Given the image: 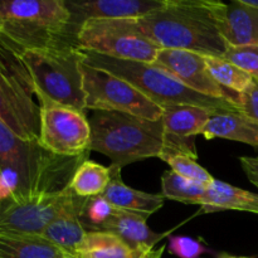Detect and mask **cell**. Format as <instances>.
Wrapping results in <instances>:
<instances>
[{"label": "cell", "mask_w": 258, "mask_h": 258, "mask_svg": "<svg viewBox=\"0 0 258 258\" xmlns=\"http://www.w3.org/2000/svg\"><path fill=\"white\" fill-rule=\"evenodd\" d=\"M88 154L73 158L54 155L39 141L24 140L0 121V201H24L70 188Z\"/></svg>", "instance_id": "6da1fadb"}, {"label": "cell", "mask_w": 258, "mask_h": 258, "mask_svg": "<svg viewBox=\"0 0 258 258\" xmlns=\"http://www.w3.org/2000/svg\"><path fill=\"white\" fill-rule=\"evenodd\" d=\"M226 3L218 0H165L138 23L161 49H181L223 57L228 44L221 33Z\"/></svg>", "instance_id": "7a4b0ae2"}, {"label": "cell", "mask_w": 258, "mask_h": 258, "mask_svg": "<svg viewBox=\"0 0 258 258\" xmlns=\"http://www.w3.org/2000/svg\"><path fill=\"white\" fill-rule=\"evenodd\" d=\"M90 151H97L120 168L149 158H159L166 149L197 154L194 138L183 139L165 131L161 120L110 111H93Z\"/></svg>", "instance_id": "3957f363"}, {"label": "cell", "mask_w": 258, "mask_h": 258, "mask_svg": "<svg viewBox=\"0 0 258 258\" xmlns=\"http://www.w3.org/2000/svg\"><path fill=\"white\" fill-rule=\"evenodd\" d=\"M66 0H0V43L12 52L76 44Z\"/></svg>", "instance_id": "277c9868"}, {"label": "cell", "mask_w": 258, "mask_h": 258, "mask_svg": "<svg viewBox=\"0 0 258 258\" xmlns=\"http://www.w3.org/2000/svg\"><path fill=\"white\" fill-rule=\"evenodd\" d=\"M14 54L27 72L38 101L50 100L86 112L82 50L77 45L62 43Z\"/></svg>", "instance_id": "5b68a950"}, {"label": "cell", "mask_w": 258, "mask_h": 258, "mask_svg": "<svg viewBox=\"0 0 258 258\" xmlns=\"http://www.w3.org/2000/svg\"><path fill=\"white\" fill-rule=\"evenodd\" d=\"M82 62L122 78L161 108L170 105H191L218 112L241 111L237 103L208 97L190 90L170 73L151 63L115 59L87 50H82Z\"/></svg>", "instance_id": "8992f818"}, {"label": "cell", "mask_w": 258, "mask_h": 258, "mask_svg": "<svg viewBox=\"0 0 258 258\" xmlns=\"http://www.w3.org/2000/svg\"><path fill=\"white\" fill-rule=\"evenodd\" d=\"M76 45L115 59L151 64L161 49L144 34L138 19L86 20L78 29Z\"/></svg>", "instance_id": "52a82bcc"}, {"label": "cell", "mask_w": 258, "mask_h": 258, "mask_svg": "<svg viewBox=\"0 0 258 258\" xmlns=\"http://www.w3.org/2000/svg\"><path fill=\"white\" fill-rule=\"evenodd\" d=\"M17 55L0 43V121L24 140L39 141L40 107Z\"/></svg>", "instance_id": "ba28073f"}, {"label": "cell", "mask_w": 258, "mask_h": 258, "mask_svg": "<svg viewBox=\"0 0 258 258\" xmlns=\"http://www.w3.org/2000/svg\"><path fill=\"white\" fill-rule=\"evenodd\" d=\"M82 73L86 110L122 112L146 120H161L163 108L122 78L83 62Z\"/></svg>", "instance_id": "9c48e42d"}, {"label": "cell", "mask_w": 258, "mask_h": 258, "mask_svg": "<svg viewBox=\"0 0 258 258\" xmlns=\"http://www.w3.org/2000/svg\"><path fill=\"white\" fill-rule=\"evenodd\" d=\"M39 144L58 156H80L91 153V126L85 111L39 100Z\"/></svg>", "instance_id": "30bf717a"}, {"label": "cell", "mask_w": 258, "mask_h": 258, "mask_svg": "<svg viewBox=\"0 0 258 258\" xmlns=\"http://www.w3.org/2000/svg\"><path fill=\"white\" fill-rule=\"evenodd\" d=\"M75 197L76 194L67 188L24 201H0V234L40 236Z\"/></svg>", "instance_id": "8fae6325"}, {"label": "cell", "mask_w": 258, "mask_h": 258, "mask_svg": "<svg viewBox=\"0 0 258 258\" xmlns=\"http://www.w3.org/2000/svg\"><path fill=\"white\" fill-rule=\"evenodd\" d=\"M153 64L163 68L190 90L208 97L227 100L238 105V93L231 92L214 81L204 55L181 49H160Z\"/></svg>", "instance_id": "7c38bea8"}, {"label": "cell", "mask_w": 258, "mask_h": 258, "mask_svg": "<svg viewBox=\"0 0 258 258\" xmlns=\"http://www.w3.org/2000/svg\"><path fill=\"white\" fill-rule=\"evenodd\" d=\"M164 3L165 0H66L76 35L88 19H139L163 7Z\"/></svg>", "instance_id": "4fadbf2b"}, {"label": "cell", "mask_w": 258, "mask_h": 258, "mask_svg": "<svg viewBox=\"0 0 258 258\" xmlns=\"http://www.w3.org/2000/svg\"><path fill=\"white\" fill-rule=\"evenodd\" d=\"M87 199L76 196L73 201L40 233L43 238L52 242L73 258L87 232L81 221Z\"/></svg>", "instance_id": "5bb4252c"}, {"label": "cell", "mask_w": 258, "mask_h": 258, "mask_svg": "<svg viewBox=\"0 0 258 258\" xmlns=\"http://www.w3.org/2000/svg\"><path fill=\"white\" fill-rule=\"evenodd\" d=\"M221 33L232 47L258 44V8L247 0H234L226 4Z\"/></svg>", "instance_id": "9a60e30c"}, {"label": "cell", "mask_w": 258, "mask_h": 258, "mask_svg": "<svg viewBox=\"0 0 258 258\" xmlns=\"http://www.w3.org/2000/svg\"><path fill=\"white\" fill-rule=\"evenodd\" d=\"M150 216L134 213L127 211H118L100 231L110 232L120 237L131 248L145 253L151 251L159 241L165 238L168 233H156L146 224Z\"/></svg>", "instance_id": "2e32d148"}, {"label": "cell", "mask_w": 258, "mask_h": 258, "mask_svg": "<svg viewBox=\"0 0 258 258\" xmlns=\"http://www.w3.org/2000/svg\"><path fill=\"white\" fill-rule=\"evenodd\" d=\"M110 171L111 181L102 197L116 208L146 216H151L163 208L165 198L161 194H150L126 185L121 179L120 166L111 164Z\"/></svg>", "instance_id": "e0dca14e"}, {"label": "cell", "mask_w": 258, "mask_h": 258, "mask_svg": "<svg viewBox=\"0 0 258 258\" xmlns=\"http://www.w3.org/2000/svg\"><path fill=\"white\" fill-rule=\"evenodd\" d=\"M199 206L204 213L238 211L258 214V194L214 179L207 185L206 194Z\"/></svg>", "instance_id": "ac0fdd59"}, {"label": "cell", "mask_w": 258, "mask_h": 258, "mask_svg": "<svg viewBox=\"0 0 258 258\" xmlns=\"http://www.w3.org/2000/svg\"><path fill=\"white\" fill-rule=\"evenodd\" d=\"M202 135L207 140L219 138L258 148V123L241 111L213 113Z\"/></svg>", "instance_id": "d6986e66"}, {"label": "cell", "mask_w": 258, "mask_h": 258, "mask_svg": "<svg viewBox=\"0 0 258 258\" xmlns=\"http://www.w3.org/2000/svg\"><path fill=\"white\" fill-rule=\"evenodd\" d=\"M218 111L191 105H170L163 107L164 128L178 138L190 139L202 135L213 113Z\"/></svg>", "instance_id": "ffe728a7"}, {"label": "cell", "mask_w": 258, "mask_h": 258, "mask_svg": "<svg viewBox=\"0 0 258 258\" xmlns=\"http://www.w3.org/2000/svg\"><path fill=\"white\" fill-rule=\"evenodd\" d=\"M0 258H73L42 236L0 234Z\"/></svg>", "instance_id": "44dd1931"}, {"label": "cell", "mask_w": 258, "mask_h": 258, "mask_svg": "<svg viewBox=\"0 0 258 258\" xmlns=\"http://www.w3.org/2000/svg\"><path fill=\"white\" fill-rule=\"evenodd\" d=\"M141 254L116 234L105 231H87L75 258H140Z\"/></svg>", "instance_id": "7402d4cb"}, {"label": "cell", "mask_w": 258, "mask_h": 258, "mask_svg": "<svg viewBox=\"0 0 258 258\" xmlns=\"http://www.w3.org/2000/svg\"><path fill=\"white\" fill-rule=\"evenodd\" d=\"M110 181V166L106 168L87 159L76 170L70 183V189L81 198H92L102 196Z\"/></svg>", "instance_id": "603a6c76"}, {"label": "cell", "mask_w": 258, "mask_h": 258, "mask_svg": "<svg viewBox=\"0 0 258 258\" xmlns=\"http://www.w3.org/2000/svg\"><path fill=\"white\" fill-rule=\"evenodd\" d=\"M207 68L218 85L234 93H243L253 85L254 81L237 66L221 57L204 55Z\"/></svg>", "instance_id": "cb8c5ba5"}, {"label": "cell", "mask_w": 258, "mask_h": 258, "mask_svg": "<svg viewBox=\"0 0 258 258\" xmlns=\"http://www.w3.org/2000/svg\"><path fill=\"white\" fill-rule=\"evenodd\" d=\"M206 190L207 185L184 178L173 170L165 171L161 176V196L165 199L199 206Z\"/></svg>", "instance_id": "d4e9b609"}, {"label": "cell", "mask_w": 258, "mask_h": 258, "mask_svg": "<svg viewBox=\"0 0 258 258\" xmlns=\"http://www.w3.org/2000/svg\"><path fill=\"white\" fill-rule=\"evenodd\" d=\"M159 159L165 161L174 173L184 176L186 179L201 183L203 185H209L214 180L207 169H204L198 163V156L191 155L180 150H173V149H166L159 155Z\"/></svg>", "instance_id": "484cf974"}, {"label": "cell", "mask_w": 258, "mask_h": 258, "mask_svg": "<svg viewBox=\"0 0 258 258\" xmlns=\"http://www.w3.org/2000/svg\"><path fill=\"white\" fill-rule=\"evenodd\" d=\"M118 211L120 209L106 201L102 196L92 197L86 202L81 221L86 231H100L103 224L107 223Z\"/></svg>", "instance_id": "4316f807"}, {"label": "cell", "mask_w": 258, "mask_h": 258, "mask_svg": "<svg viewBox=\"0 0 258 258\" xmlns=\"http://www.w3.org/2000/svg\"><path fill=\"white\" fill-rule=\"evenodd\" d=\"M222 58L237 66L239 70L251 76L254 82H258V44L239 47L228 45V49Z\"/></svg>", "instance_id": "83f0119b"}, {"label": "cell", "mask_w": 258, "mask_h": 258, "mask_svg": "<svg viewBox=\"0 0 258 258\" xmlns=\"http://www.w3.org/2000/svg\"><path fill=\"white\" fill-rule=\"evenodd\" d=\"M168 248L173 256L178 258H201L209 253V249L201 241L184 236L169 237Z\"/></svg>", "instance_id": "f1b7e54d"}, {"label": "cell", "mask_w": 258, "mask_h": 258, "mask_svg": "<svg viewBox=\"0 0 258 258\" xmlns=\"http://www.w3.org/2000/svg\"><path fill=\"white\" fill-rule=\"evenodd\" d=\"M238 106L242 113L258 123V82H253L246 92L239 93Z\"/></svg>", "instance_id": "f546056e"}, {"label": "cell", "mask_w": 258, "mask_h": 258, "mask_svg": "<svg viewBox=\"0 0 258 258\" xmlns=\"http://www.w3.org/2000/svg\"><path fill=\"white\" fill-rule=\"evenodd\" d=\"M242 169L244 174L248 178V180L258 188V156L252 158V156H242L239 158Z\"/></svg>", "instance_id": "4dcf8cb0"}, {"label": "cell", "mask_w": 258, "mask_h": 258, "mask_svg": "<svg viewBox=\"0 0 258 258\" xmlns=\"http://www.w3.org/2000/svg\"><path fill=\"white\" fill-rule=\"evenodd\" d=\"M164 251H165V246H161L159 249H151V251L145 252L141 254L140 258H161Z\"/></svg>", "instance_id": "1f68e13d"}, {"label": "cell", "mask_w": 258, "mask_h": 258, "mask_svg": "<svg viewBox=\"0 0 258 258\" xmlns=\"http://www.w3.org/2000/svg\"><path fill=\"white\" fill-rule=\"evenodd\" d=\"M247 2H248L251 5H253V7L258 8V0H247Z\"/></svg>", "instance_id": "d6a6232c"}, {"label": "cell", "mask_w": 258, "mask_h": 258, "mask_svg": "<svg viewBox=\"0 0 258 258\" xmlns=\"http://www.w3.org/2000/svg\"><path fill=\"white\" fill-rule=\"evenodd\" d=\"M223 258H252V257H236V256H227V257H223Z\"/></svg>", "instance_id": "836d02e7"}]
</instances>
